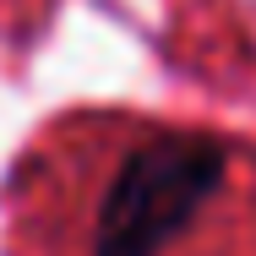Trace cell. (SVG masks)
Here are the masks:
<instances>
[{"label":"cell","mask_w":256,"mask_h":256,"mask_svg":"<svg viewBox=\"0 0 256 256\" xmlns=\"http://www.w3.org/2000/svg\"><path fill=\"white\" fill-rule=\"evenodd\" d=\"M229 142L186 126H136L114 136L88 196L82 256H174L229 196Z\"/></svg>","instance_id":"obj_1"}]
</instances>
